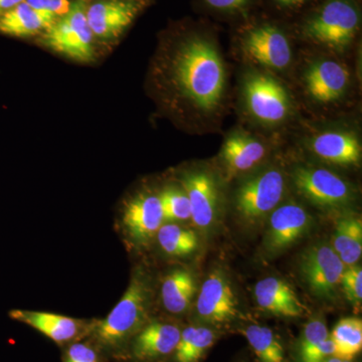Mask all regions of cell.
I'll return each mask as SVG.
<instances>
[{"label": "cell", "instance_id": "2", "mask_svg": "<svg viewBox=\"0 0 362 362\" xmlns=\"http://www.w3.org/2000/svg\"><path fill=\"white\" fill-rule=\"evenodd\" d=\"M151 289L141 273L135 274L127 290L109 315L96 324L95 338L105 349L125 346L148 320Z\"/></svg>", "mask_w": 362, "mask_h": 362}, {"label": "cell", "instance_id": "20", "mask_svg": "<svg viewBox=\"0 0 362 362\" xmlns=\"http://www.w3.org/2000/svg\"><path fill=\"white\" fill-rule=\"evenodd\" d=\"M56 21L52 14L37 11L23 1L0 16V33L13 37H30L47 30Z\"/></svg>", "mask_w": 362, "mask_h": 362}, {"label": "cell", "instance_id": "4", "mask_svg": "<svg viewBox=\"0 0 362 362\" xmlns=\"http://www.w3.org/2000/svg\"><path fill=\"white\" fill-rule=\"evenodd\" d=\"M359 13L347 0H330L305 26L311 40L334 49L347 47L358 32Z\"/></svg>", "mask_w": 362, "mask_h": 362}, {"label": "cell", "instance_id": "13", "mask_svg": "<svg viewBox=\"0 0 362 362\" xmlns=\"http://www.w3.org/2000/svg\"><path fill=\"white\" fill-rule=\"evenodd\" d=\"M138 4L127 0H104L87 8V20L93 35L102 40L118 37L132 23Z\"/></svg>", "mask_w": 362, "mask_h": 362}, {"label": "cell", "instance_id": "28", "mask_svg": "<svg viewBox=\"0 0 362 362\" xmlns=\"http://www.w3.org/2000/svg\"><path fill=\"white\" fill-rule=\"evenodd\" d=\"M158 197L164 220L187 221L192 218L189 201L185 192L177 188H166Z\"/></svg>", "mask_w": 362, "mask_h": 362}, {"label": "cell", "instance_id": "32", "mask_svg": "<svg viewBox=\"0 0 362 362\" xmlns=\"http://www.w3.org/2000/svg\"><path fill=\"white\" fill-rule=\"evenodd\" d=\"M25 1L33 8L42 13H51L57 18L66 16L71 7L69 0H25Z\"/></svg>", "mask_w": 362, "mask_h": 362}, {"label": "cell", "instance_id": "3", "mask_svg": "<svg viewBox=\"0 0 362 362\" xmlns=\"http://www.w3.org/2000/svg\"><path fill=\"white\" fill-rule=\"evenodd\" d=\"M87 8L84 0L71 4L70 11L45 30V44L76 61H92L94 35L88 23Z\"/></svg>", "mask_w": 362, "mask_h": 362}, {"label": "cell", "instance_id": "22", "mask_svg": "<svg viewBox=\"0 0 362 362\" xmlns=\"http://www.w3.org/2000/svg\"><path fill=\"white\" fill-rule=\"evenodd\" d=\"M195 291L197 286L192 273L185 270L173 271L162 284V302L170 313L181 314L187 310Z\"/></svg>", "mask_w": 362, "mask_h": 362}, {"label": "cell", "instance_id": "1", "mask_svg": "<svg viewBox=\"0 0 362 362\" xmlns=\"http://www.w3.org/2000/svg\"><path fill=\"white\" fill-rule=\"evenodd\" d=\"M173 71L182 94L204 111H213L221 103L226 73L220 54L211 42L189 40L176 54Z\"/></svg>", "mask_w": 362, "mask_h": 362}, {"label": "cell", "instance_id": "34", "mask_svg": "<svg viewBox=\"0 0 362 362\" xmlns=\"http://www.w3.org/2000/svg\"><path fill=\"white\" fill-rule=\"evenodd\" d=\"M25 0H0V16Z\"/></svg>", "mask_w": 362, "mask_h": 362}, {"label": "cell", "instance_id": "5", "mask_svg": "<svg viewBox=\"0 0 362 362\" xmlns=\"http://www.w3.org/2000/svg\"><path fill=\"white\" fill-rule=\"evenodd\" d=\"M284 187V177L279 170H267L246 181L235 195L238 213L250 223L261 221L278 206Z\"/></svg>", "mask_w": 362, "mask_h": 362}, {"label": "cell", "instance_id": "9", "mask_svg": "<svg viewBox=\"0 0 362 362\" xmlns=\"http://www.w3.org/2000/svg\"><path fill=\"white\" fill-rule=\"evenodd\" d=\"M197 310L202 320L214 325L232 322L239 316L237 297L223 272L214 271L204 281L197 299Z\"/></svg>", "mask_w": 362, "mask_h": 362}, {"label": "cell", "instance_id": "14", "mask_svg": "<svg viewBox=\"0 0 362 362\" xmlns=\"http://www.w3.org/2000/svg\"><path fill=\"white\" fill-rule=\"evenodd\" d=\"M180 335L175 324L147 323L132 339V356L141 362L160 361L175 354Z\"/></svg>", "mask_w": 362, "mask_h": 362}, {"label": "cell", "instance_id": "36", "mask_svg": "<svg viewBox=\"0 0 362 362\" xmlns=\"http://www.w3.org/2000/svg\"><path fill=\"white\" fill-rule=\"evenodd\" d=\"M322 362H343L342 359L338 358V357L332 356L329 357V358L325 359V361Z\"/></svg>", "mask_w": 362, "mask_h": 362}, {"label": "cell", "instance_id": "11", "mask_svg": "<svg viewBox=\"0 0 362 362\" xmlns=\"http://www.w3.org/2000/svg\"><path fill=\"white\" fill-rule=\"evenodd\" d=\"M244 49L249 57L268 68L282 69L290 65L291 47L284 33L271 25L252 30L244 40Z\"/></svg>", "mask_w": 362, "mask_h": 362}, {"label": "cell", "instance_id": "30", "mask_svg": "<svg viewBox=\"0 0 362 362\" xmlns=\"http://www.w3.org/2000/svg\"><path fill=\"white\" fill-rule=\"evenodd\" d=\"M362 270L361 267L350 266L343 272L340 285L349 302L361 305L362 300Z\"/></svg>", "mask_w": 362, "mask_h": 362}, {"label": "cell", "instance_id": "21", "mask_svg": "<svg viewBox=\"0 0 362 362\" xmlns=\"http://www.w3.org/2000/svg\"><path fill=\"white\" fill-rule=\"evenodd\" d=\"M266 156L261 142L245 135H233L226 140L221 151L228 173H245L259 164Z\"/></svg>", "mask_w": 362, "mask_h": 362}, {"label": "cell", "instance_id": "23", "mask_svg": "<svg viewBox=\"0 0 362 362\" xmlns=\"http://www.w3.org/2000/svg\"><path fill=\"white\" fill-rule=\"evenodd\" d=\"M332 249L345 266L356 265L362 252L361 218H342L338 221L332 239Z\"/></svg>", "mask_w": 362, "mask_h": 362}, {"label": "cell", "instance_id": "15", "mask_svg": "<svg viewBox=\"0 0 362 362\" xmlns=\"http://www.w3.org/2000/svg\"><path fill=\"white\" fill-rule=\"evenodd\" d=\"M183 187L189 201L192 220L199 228H211L218 214V189L211 175L206 173H190L183 180Z\"/></svg>", "mask_w": 362, "mask_h": 362}, {"label": "cell", "instance_id": "37", "mask_svg": "<svg viewBox=\"0 0 362 362\" xmlns=\"http://www.w3.org/2000/svg\"><path fill=\"white\" fill-rule=\"evenodd\" d=\"M343 362H350V361H343Z\"/></svg>", "mask_w": 362, "mask_h": 362}, {"label": "cell", "instance_id": "29", "mask_svg": "<svg viewBox=\"0 0 362 362\" xmlns=\"http://www.w3.org/2000/svg\"><path fill=\"white\" fill-rule=\"evenodd\" d=\"M329 337L327 326L322 319L315 318L309 321L305 326L300 342V358L310 354Z\"/></svg>", "mask_w": 362, "mask_h": 362}, {"label": "cell", "instance_id": "17", "mask_svg": "<svg viewBox=\"0 0 362 362\" xmlns=\"http://www.w3.org/2000/svg\"><path fill=\"white\" fill-rule=\"evenodd\" d=\"M9 317L35 328L58 344L73 341L85 331L82 321L49 312L13 310Z\"/></svg>", "mask_w": 362, "mask_h": 362}, {"label": "cell", "instance_id": "19", "mask_svg": "<svg viewBox=\"0 0 362 362\" xmlns=\"http://www.w3.org/2000/svg\"><path fill=\"white\" fill-rule=\"evenodd\" d=\"M314 153L324 160L341 165L357 164L361 158V146L356 135L330 131L317 135L312 141Z\"/></svg>", "mask_w": 362, "mask_h": 362}, {"label": "cell", "instance_id": "6", "mask_svg": "<svg viewBox=\"0 0 362 362\" xmlns=\"http://www.w3.org/2000/svg\"><path fill=\"white\" fill-rule=\"evenodd\" d=\"M300 274L310 291L322 299H334L345 265L327 245H315L302 255Z\"/></svg>", "mask_w": 362, "mask_h": 362}, {"label": "cell", "instance_id": "27", "mask_svg": "<svg viewBox=\"0 0 362 362\" xmlns=\"http://www.w3.org/2000/svg\"><path fill=\"white\" fill-rule=\"evenodd\" d=\"M157 238L161 249L170 256H187L197 251L199 247V239L194 230L180 226H161Z\"/></svg>", "mask_w": 362, "mask_h": 362}, {"label": "cell", "instance_id": "12", "mask_svg": "<svg viewBox=\"0 0 362 362\" xmlns=\"http://www.w3.org/2000/svg\"><path fill=\"white\" fill-rule=\"evenodd\" d=\"M122 221L126 233L135 244H147L164 221L158 195L136 197L126 206Z\"/></svg>", "mask_w": 362, "mask_h": 362}, {"label": "cell", "instance_id": "25", "mask_svg": "<svg viewBox=\"0 0 362 362\" xmlns=\"http://www.w3.org/2000/svg\"><path fill=\"white\" fill-rule=\"evenodd\" d=\"M243 333L259 362H284V347L270 328L250 325Z\"/></svg>", "mask_w": 362, "mask_h": 362}, {"label": "cell", "instance_id": "31", "mask_svg": "<svg viewBox=\"0 0 362 362\" xmlns=\"http://www.w3.org/2000/svg\"><path fill=\"white\" fill-rule=\"evenodd\" d=\"M65 362H101L99 354L87 343H73L65 354Z\"/></svg>", "mask_w": 362, "mask_h": 362}, {"label": "cell", "instance_id": "16", "mask_svg": "<svg viewBox=\"0 0 362 362\" xmlns=\"http://www.w3.org/2000/svg\"><path fill=\"white\" fill-rule=\"evenodd\" d=\"M305 82L312 98L322 103H329L344 94L349 83V74L337 62L320 61L308 69Z\"/></svg>", "mask_w": 362, "mask_h": 362}, {"label": "cell", "instance_id": "26", "mask_svg": "<svg viewBox=\"0 0 362 362\" xmlns=\"http://www.w3.org/2000/svg\"><path fill=\"white\" fill-rule=\"evenodd\" d=\"M335 347V357L350 361L362 349V322L361 319L349 317L339 321L330 335Z\"/></svg>", "mask_w": 362, "mask_h": 362}, {"label": "cell", "instance_id": "33", "mask_svg": "<svg viewBox=\"0 0 362 362\" xmlns=\"http://www.w3.org/2000/svg\"><path fill=\"white\" fill-rule=\"evenodd\" d=\"M206 1L209 6L214 7V8L228 11V9L240 8V6L246 4L247 0H206Z\"/></svg>", "mask_w": 362, "mask_h": 362}, {"label": "cell", "instance_id": "35", "mask_svg": "<svg viewBox=\"0 0 362 362\" xmlns=\"http://www.w3.org/2000/svg\"><path fill=\"white\" fill-rule=\"evenodd\" d=\"M276 1L285 6H296L303 4L305 0H276Z\"/></svg>", "mask_w": 362, "mask_h": 362}, {"label": "cell", "instance_id": "24", "mask_svg": "<svg viewBox=\"0 0 362 362\" xmlns=\"http://www.w3.org/2000/svg\"><path fill=\"white\" fill-rule=\"evenodd\" d=\"M218 339L216 331L202 326H189L181 331L175 351L176 362H199Z\"/></svg>", "mask_w": 362, "mask_h": 362}, {"label": "cell", "instance_id": "7", "mask_svg": "<svg viewBox=\"0 0 362 362\" xmlns=\"http://www.w3.org/2000/svg\"><path fill=\"white\" fill-rule=\"evenodd\" d=\"M245 97L250 112L261 122H282L289 114L290 101L287 92L270 76H250L245 83Z\"/></svg>", "mask_w": 362, "mask_h": 362}, {"label": "cell", "instance_id": "8", "mask_svg": "<svg viewBox=\"0 0 362 362\" xmlns=\"http://www.w3.org/2000/svg\"><path fill=\"white\" fill-rule=\"evenodd\" d=\"M293 180L298 192L317 206H342L351 199L349 185L326 169L298 168L293 173Z\"/></svg>", "mask_w": 362, "mask_h": 362}, {"label": "cell", "instance_id": "10", "mask_svg": "<svg viewBox=\"0 0 362 362\" xmlns=\"http://www.w3.org/2000/svg\"><path fill=\"white\" fill-rule=\"evenodd\" d=\"M312 218L303 206L284 204L274 209L265 237V247L270 254H279L293 246L311 228Z\"/></svg>", "mask_w": 362, "mask_h": 362}, {"label": "cell", "instance_id": "18", "mask_svg": "<svg viewBox=\"0 0 362 362\" xmlns=\"http://www.w3.org/2000/svg\"><path fill=\"white\" fill-rule=\"evenodd\" d=\"M255 297L259 306L273 315L294 318L303 316L306 310L291 286L279 278L259 280L255 287Z\"/></svg>", "mask_w": 362, "mask_h": 362}]
</instances>
